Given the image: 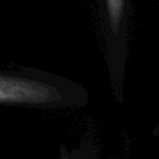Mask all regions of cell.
I'll return each mask as SVG.
<instances>
[{
    "instance_id": "6da1fadb",
    "label": "cell",
    "mask_w": 159,
    "mask_h": 159,
    "mask_svg": "<svg viewBox=\"0 0 159 159\" xmlns=\"http://www.w3.org/2000/svg\"><path fill=\"white\" fill-rule=\"evenodd\" d=\"M79 83L34 68L0 69V105L47 110L79 108L89 102Z\"/></svg>"
},
{
    "instance_id": "7a4b0ae2",
    "label": "cell",
    "mask_w": 159,
    "mask_h": 159,
    "mask_svg": "<svg viewBox=\"0 0 159 159\" xmlns=\"http://www.w3.org/2000/svg\"><path fill=\"white\" fill-rule=\"evenodd\" d=\"M100 7L113 92L116 100L122 102L131 3L130 0H100Z\"/></svg>"
}]
</instances>
